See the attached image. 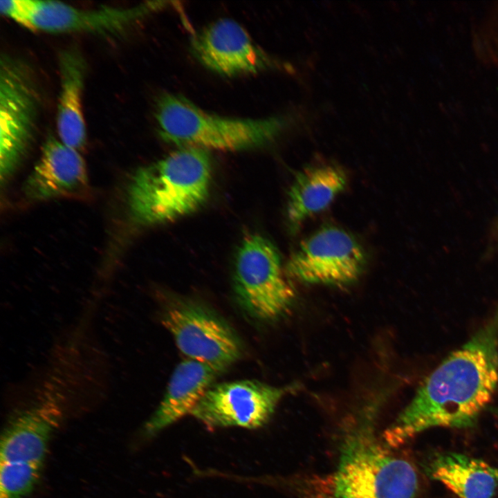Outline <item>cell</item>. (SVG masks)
Wrapping results in <instances>:
<instances>
[{
  "mask_svg": "<svg viewBox=\"0 0 498 498\" xmlns=\"http://www.w3.org/2000/svg\"><path fill=\"white\" fill-rule=\"evenodd\" d=\"M498 382V306L490 319L425 379L409 403L383 432L397 448L432 427L474 425Z\"/></svg>",
  "mask_w": 498,
  "mask_h": 498,
  "instance_id": "cell-1",
  "label": "cell"
},
{
  "mask_svg": "<svg viewBox=\"0 0 498 498\" xmlns=\"http://www.w3.org/2000/svg\"><path fill=\"white\" fill-rule=\"evenodd\" d=\"M370 422L344 434L331 472L309 478L304 498H416L418 479L413 463L376 436Z\"/></svg>",
  "mask_w": 498,
  "mask_h": 498,
  "instance_id": "cell-2",
  "label": "cell"
},
{
  "mask_svg": "<svg viewBox=\"0 0 498 498\" xmlns=\"http://www.w3.org/2000/svg\"><path fill=\"white\" fill-rule=\"evenodd\" d=\"M211 170L208 150L191 147L139 168L128 190L133 219L142 225H156L194 212L208 197Z\"/></svg>",
  "mask_w": 498,
  "mask_h": 498,
  "instance_id": "cell-3",
  "label": "cell"
},
{
  "mask_svg": "<svg viewBox=\"0 0 498 498\" xmlns=\"http://www.w3.org/2000/svg\"><path fill=\"white\" fill-rule=\"evenodd\" d=\"M155 118L165 142L181 147L239 151L264 145L281 132V118H239L209 113L181 95L158 98Z\"/></svg>",
  "mask_w": 498,
  "mask_h": 498,
  "instance_id": "cell-4",
  "label": "cell"
},
{
  "mask_svg": "<svg viewBox=\"0 0 498 498\" xmlns=\"http://www.w3.org/2000/svg\"><path fill=\"white\" fill-rule=\"evenodd\" d=\"M234 291L239 304L261 320L275 319L290 307L295 293L284 276L275 246L259 234L241 242L235 259Z\"/></svg>",
  "mask_w": 498,
  "mask_h": 498,
  "instance_id": "cell-5",
  "label": "cell"
},
{
  "mask_svg": "<svg viewBox=\"0 0 498 498\" xmlns=\"http://www.w3.org/2000/svg\"><path fill=\"white\" fill-rule=\"evenodd\" d=\"M39 95L28 67L8 56L0 64V173L6 180L33 139Z\"/></svg>",
  "mask_w": 498,
  "mask_h": 498,
  "instance_id": "cell-6",
  "label": "cell"
},
{
  "mask_svg": "<svg viewBox=\"0 0 498 498\" xmlns=\"http://www.w3.org/2000/svg\"><path fill=\"white\" fill-rule=\"evenodd\" d=\"M161 322L187 359L220 372L241 356V344L232 329L194 302L182 299L171 301L162 311Z\"/></svg>",
  "mask_w": 498,
  "mask_h": 498,
  "instance_id": "cell-7",
  "label": "cell"
},
{
  "mask_svg": "<svg viewBox=\"0 0 498 498\" xmlns=\"http://www.w3.org/2000/svg\"><path fill=\"white\" fill-rule=\"evenodd\" d=\"M365 261L363 248L351 234L326 226L300 243L288 261L286 272L304 283L344 285L359 277Z\"/></svg>",
  "mask_w": 498,
  "mask_h": 498,
  "instance_id": "cell-8",
  "label": "cell"
},
{
  "mask_svg": "<svg viewBox=\"0 0 498 498\" xmlns=\"http://www.w3.org/2000/svg\"><path fill=\"white\" fill-rule=\"evenodd\" d=\"M293 387H278L255 380L212 385L191 415L210 428L264 425Z\"/></svg>",
  "mask_w": 498,
  "mask_h": 498,
  "instance_id": "cell-9",
  "label": "cell"
},
{
  "mask_svg": "<svg viewBox=\"0 0 498 498\" xmlns=\"http://www.w3.org/2000/svg\"><path fill=\"white\" fill-rule=\"evenodd\" d=\"M191 49L205 68L228 77L256 73L273 65L270 57L255 44L245 28L227 18L195 33Z\"/></svg>",
  "mask_w": 498,
  "mask_h": 498,
  "instance_id": "cell-10",
  "label": "cell"
},
{
  "mask_svg": "<svg viewBox=\"0 0 498 498\" xmlns=\"http://www.w3.org/2000/svg\"><path fill=\"white\" fill-rule=\"evenodd\" d=\"M160 5L148 2L130 7L80 9L58 1L33 0V30L117 35Z\"/></svg>",
  "mask_w": 498,
  "mask_h": 498,
  "instance_id": "cell-11",
  "label": "cell"
},
{
  "mask_svg": "<svg viewBox=\"0 0 498 498\" xmlns=\"http://www.w3.org/2000/svg\"><path fill=\"white\" fill-rule=\"evenodd\" d=\"M52 393L9 422L1 441V462L44 463L51 435L63 415L61 401Z\"/></svg>",
  "mask_w": 498,
  "mask_h": 498,
  "instance_id": "cell-12",
  "label": "cell"
},
{
  "mask_svg": "<svg viewBox=\"0 0 498 498\" xmlns=\"http://www.w3.org/2000/svg\"><path fill=\"white\" fill-rule=\"evenodd\" d=\"M88 186L84 159L77 149L49 134L40 156L24 185V193L33 201L71 196Z\"/></svg>",
  "mask_w": 498,
  "mask_h": 498,
  "instance_id": "cell-13",
  "label": "cell"
},
{
  "mask_svg": "<svg viewBox=\"0 0 498 498\" xmlns=\"http://www.w3.org/2000/svg\"><path fill=\"white\" fill-rule=\"evenodd\" d=\"M219 371L212 367L190 359L174 369L165 394L158 408L146 422L144 434L152 436L164 428L191 414Z\"/></svg>",
  "mask_w": 498,
  "mask_h": 498,
  "instance_id": "cell-14",
  "label": "cell"
},
{
  "mask_svg": "<svg viewBox=\"0 0 498 498\" xmlns=\"http://www.w3.org/2000/svg\"><path fill=\"white\" fill-rule=\"evenodd\" d=\"M60 88L57 107L56 124L59 139L79 151L86 143V131L82 96L86 63L73 48L59 55Z\"/></svg>",
  "mask_w": 498,
  "mask_h": 498,
  "instance_id": "cell-15",
  "label": "cell"
},
{
  "mask_svg": "<svg viewBox=\"0 0 498 498\" xmlns=\"http://www.w3.org/2000/svg\"><path fill=\"white\" fill-rule=\"evenodd\" d=\"M427 472L459 498H493L498 487L497 468L460 453L437 455Z\"/></svg>",
  "mask_w": 498,
  "mask_h": 498,
  "instance_id": "cell-16",
  "label": "cell"
},
{
  "mask_svg": "<svg viewBox=\"0 0 498 498\" xmlns=\"http://www.w3.org/2000/svg\"><path fill=\"white\" fill-rule=\"evenodd\" d=\"M346 184L345 173L335 166L310 167L299 172L288 192L287 212L292 229L325 209Z\"/></svg>",
  "mask_w": 498,
  "mask_h": 498,
  "instance_id": "cell-17",
  "label": "cell"
},
{
  "mask_svg": "<svg viewBox=\"0 0 498 498\" xmlns=\"http://www.w3.org/2000/svg\"><path fill=\"white\" fill-rule=\"evenodd\" d=\"M43 463H0V498H26L36 486Z\"/></svg>",
  "mask_w": 498,
  "mask_h": 498,
  "instance_id": "cell-18",
  "label": "cell"
},
{
  "mask_svg": "<svg viewBox=\"0 0 498 498\" xmlns=\"http://www.w3.org/2000/svg\"><path fill=\"white\" fill-rule=\"evenodd\" d=\"M33 0H8L0 1L1 12L21 26L33 30Z\"/></svg>",
  "mask_w": 498,
  "mask_h": 498,
  "instance_id": "cell-19",
  "label": "cell"
},
{
  "mask_svg": "<svg viewBox=\"0 0 498 498\" xmlns=\"http://www.w3.org/2000/svg\"><path fill=\"white\" fill-rule=\"evenodd\" d=\"M492 412L498 416V408H492Z\"/></svg>",
  "mask_w": 498,
  "mask_h": 498,
  "instance_id": "cell-20",
  "label": "cell"
},
{
  "mask_svg": "<svg viewBox=\"0 0 498 498\" xmlns=\"http://www.w3.org/2000/svg\"><path fill=\"white\" fill-rule=\"evenodd\" d=\"M497 232H498V222H497Z\"/></svg>",
  "mask_w": 498,
  "mask_h": 498,
  "instance_id": "cell-21",
  "label": "cell"
}]
</instances>
